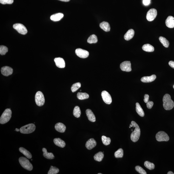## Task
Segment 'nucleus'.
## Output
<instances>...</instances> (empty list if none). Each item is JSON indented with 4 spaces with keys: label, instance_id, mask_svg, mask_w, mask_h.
<instances>
[{
    "label": "nucleus",
    "instance_id": "obj_37",
    "mask_svg": "<svg viewBox=\"0 0 174 174\" xmlns=\"http://www.w3.org/2000/svg\"><path fill=\"white\" fill-rule=\"evenodd\" d=\"M59 169L57 168L51 166L48 172V174H56L59 172Z\"/></svg>",
    "mask_w": 174,
    "mask_h": 174
},
{
    "label": "nucleus",
    "instance_id": "obj_8",
    "mask_svg": "<svg viewBox=\"0 0 174 174\" xmlns=\"http://www.w3.org/2000/svg\"><path fill=\"white\" fill-rule=\"evenodd\" d=\"M13 28L16 29L19 33L22 35H26L28 30L23 25L20 23H16L13 25Z\"/></svg>",
    "mask_w": 174,
    "mask_h": 174
},
{
    "label": "nucleus",
    "instance_id": "obj_47",
    "mask_svg": "<svg viewBox=\"0 0 174 174\" xmlns=\"http://www.w3.org/2000/svg\"><path fill=\"white\" fill-rule=\"evenodd\" d=\"M15 131H16V132H19V131H20V129H18L16 128Z\"/></svg>",
    "mask_w": 174,
    "mask_h": 174
},
{
    "label": "nucleus",
    "instance_id": "obj_48",
    "mask_svg": "<svg viewBox=\"0 0 174 174\" xmlns=\"http://www.w3.org/2000/svg\"><path fill=\"white\" fill-rule=\"evenodd\" d=\"M130 126H131V127H133V125H132V124H131H131H130Z\"/></svg>",
    "mask_w": 174,
    "mask_h": 174
},
{
    "label": "nucleus",
    "instance_id": "obj_4",
    "mask_svg": "<svg viewBox=\"0 0 174 174\" xmlns=\"http://www.w3.org/2000/svg\"><path fill=\"white\" fill-rule=\"evenodd\" d=\"M19 161L21 166L24 168L28 171H31L33 170L32 165L28 160L25 157H21L19 159Z\"/></svg>",
    "mask_w": 174,
    "mask_h": 174
},
{
    "label": "nucleus",
    "instance_id": "obj_14",
    "mask_svg": "<svg viewBox=\"0 0 174 174\" xmlns=\"http://www.w3.org/2000/svg\"><path fill=\"white\" fill-rule=\"evenodd\" d=\"M56 66L59 68H64L65 67V63L64 60L62 58H55L54 60Z\"/></svg>",
    "mask_w": 174,
    "mask_h": 174
},
{
    "label": "nucleus",
    "instance_id": "obj_21",
    "mask_svg": "<svg viewBox=\"0 0 174 174\" xmlns=\"http://www.w3.org/2000/svg\"><path fill=\"white\" fill-rule=\"evenodd\" d=\"M64 14L62 13L54 14L50 16V19L54 21H60L64 17Z\"/></svg>",
    "mask_w": 174,
    "mask_h": 174
},
{
    "label": "nucleus",
    "instance_id": "obj_25",
    "mask_svg": "<svg viewBox=\"0 0 174 174\" xmlns=\"http://www.w3.org/2000/svg\"><path fill=\"white\" fill-rule=\"evenodd\" d=\"M136 110L137 113L141 117H144V111L140 106L139 103H137L136 104Z\"/></svg>",
    "mask_w": 174,
    "mask_h": 174
},
{
    "label": "nucleus",
    "instance_id": "obj_7",
    "mask_svg": "<svg viewBox=\"0 0 174 174\" xmlns=\"http://www.w3.org/2000/svg\"><path fill=\"white\" fill-rule=\"evenodd\" d=\"M157 140L158 142L168 141L169 140L168 136L164 131H160L156 135Z\"/></svg>",
    "mask_w": 174,
    "mask_h": 174
},
{
    "label": "nucleus",
    "instance_id": "obj_42",
    "mask_svg": "<svg viewBox=\"0 0 174 174\" xmlns=\"http://www.w3.org/2000/svg\"><path fill=\"white\" fill-rule=\"evenodd\" d=\"M151 0H143V3L145 6H148L150 4Z\"/></svg>",
    "mask_w": 174,
    "mask_h": 174
},
{
    "label": "nucleus",
    "instance_id": "obj_30",
    "mask_svg": "<svg viewBox=\"0 0 174 174\" xmlns=\"http://www.w3.org/2000/svg\"><path fill=\"white\" fill-rule=\"evenodd\" d=\"M87 42L89 44L96 43L98 41V37L95 35H91L87 40Z\"/></svg>",
    "mask_w": 174,
    "mask_h": 174
},
{
    "label": "nucleus",
    "instance_id": "obj_9",
    "mask_svg": "<svg viewBox=\"0 0 174 174\" xmlns=\"http://www.w3.org/2000/svg\"><path fill=\"white\" fill-rule=\"evenodd\" d=\"M157 11L156 9H150L146 14L147 20L149 21H153L157 17Z\"/></svg>",
    "mask_w": 174,
    "mask_h": 174
},
{
    "label": "nucleus",
    "instance_id": "obj_39",
    "mask_svg": "<svg viewBox=\"0 0 174 174\" xmlns=\"http://www.w3.org/2000/svg\"><path fill=\"white\" fill-rule=\"evenodd\" d=\"M136 171L141 174H146V171L139 166H137L135 167Z\"/></svg>",
    "mask_w": 174,
    "mask_h": 174
},
{
    "label": "nucleus",
    "instance_id": "obj_46",
    "mask_svg": "<svg viewBox=\"0 0 174 174\" xmlns=\"http://www.w3.org/2000/svg\"><path fill=\"white\" fill-rule=\"evenodd\" d=\"M168 174H174V173H173V172H172V171H169L167 173Z\"/></svg>",
    "mask_w": 174,
    "mask_h": 174
},
{
    "label": "nucleus",
    "instance_id": "obj_29",
    "mask_svg": "<svg viewBox=\"0 0 174 174\" xmlns=\"http://www.w3.org/2000/svg\"><path fill=\"white\" fill-rule=\"evenodd\" d=\"M77 96L79 100H83L88 99L89 98V95L87 93H86L79 92L78 93Z\"/></svg>",
    "mask_w": 174,
    "mask_h": 174
},
{
    "label": "nucleus",
    "instance_id": "obj_32",
    "mask_svg": "<svg viewBox=\"0 0 174 174\" xmlns=\"http://www.w3.org/2000/svg\"><path fill=\"white\" fill-rule=\"evenodd\" d=\"M73 115L76 118H79L81 114V110L79 106H76L74 107L73 110Z\"/></svg>",
    "mask_w": 174,
    "mask_h": 174
},
{
    "label": "nucleus",
    "instance_id": "obj_1",
    "mask_svg": "<svg viewBox=\"0 0 174 174\" xmlns=\"http://www.w3.org/2000/svg\"><path fill=\"white\" fill-rule=\"evenodd\" d=\"M163 106L166 110L172 109L174 107V102L171 99V96L168 94L164 95L163 98Z\"/></svg>",
    "mask_w": 174,
    "mask_h": 174
},
{
    "label": "nucleus",
    "instance_id": "obj_19",
    "mask_svg": "<svg viewBox=\"0 0 174 174\" xmlns=\"http://www.w3.org/2000/svg\"><path fill=\"white\" fill-rule=\"evenodd\" d=\"M86 115H87L89 120L90 121L93 122H94L95 121L96 118L95 115L90 109H87L86 110Z\"/></svg>",
    "mask_w": 174,
    "mask_h": 174
},
{
    "label": "nucleus",
    "instance_id": "obj_20",
    "mask_svg": "<svg viewBox=\"0 0 174 174\" xmlns=\"http://www.w3.org/2000/svg\"><path fill=\"white\" fill-rule=\"evenodd\" d=\"M134 35V31L133 29L129 30L124 35V37L126 41H129L132 39Z\"/></svg>",
    "mask_w": 174,
    "mask_h": 174
},
{
    "label": "nucleus",
    "instance_id": "obj_12",
    "mask_svg": "<svg viewBox=\"0 0 174 174\" xmlns=\"http://www.w3.org/2000/svg\"><path fill=\"white\" fill-rule=\"evenodd\" d=\"M101 96L104 102L107 104H110L112 102V99L109 93L106 91L102 92Z\"/></svg>",
    "mask_w": 174,
    "mask_h": 174
},
{
    "label": "nucleus",
    "instance_id": "obj_15",
    "mask_svg": "<svg viewBox=\"0 0 174 174\" xmlns=\"http://www.w3.org/2000/svg\"><path fill=\"white\" fill-rule=\"evenodd\" d=\"M96 142L95 140L91 138L87 141L86 143V146L88 150H91L96 145Z\"/></svg>",
    "mask_w": 174,
    "mask_h": 174
},
{
    "label": "nucleus",
    "instance_id": "obj_45",
    "mask_svg": "<svg viewBox=\"0 0 174 174\" xmlns=\"http://www.w3.org/2000/svg\"><path fill=\"white\" fill-rule=\"evenodd\" d=\"M59 1H62V2H69L70 0H59Z\"/></svg>",
    "mask_w": 174,
    "mask_h": 174
},
{
    "label": "nucleus",
    "instance_id": "obj_13",
    "mask_svg": "<svg viewBox=\"0 0 174 174\" xmlns=\"http://www.w3.org/2000/svg\"><path fill=\"white\" fill-rule=\"evenodd\" d=\"M2 74L5 76H8L12 74L13 69L8 66H5L1 69Z\"/></svg>",
    "mask_w": 174,
    "mask_h": 174
},
{
    "label": "nucleus",
    "instance_id": "obj_34",
    "mask_svg": "<svg viewBox=\"0 0 174 174\" xmlns=\"http://www.w3.org/2000/svg\"><path fill=\"white\" fill-rule=\"evenodd\" d=\"M144 165L147 168L150 170H153L155 168L154 164L153 163H151L148 161H146L144 162Z\"/></svg>",
    "mask_w": 174,
    "mask_h": 174
},
{
    "label": "nucleus",
    "instance_id": "obj_26",
    "mask_svg": "<svg viewBox=\"0 0 174 174\" xmlns=\"http://www.w3.org/2000/svg\"><path fill=\"white\" fill-rule=\"evenodd\" d=\"M142 49L144 51L147 52H152L154 50L153 46L149 44H144L143 46Z\"/></svg>",
    "mask_w": 174,
    "mask_h": 174
},
{
    "label": "nucleus",
    "instance_id": "obj_22",
    "mask_svg": "<svg viewBox=\"0 0 174 174\" xmlns=\"http://www.w3.org/2000/svg\"><path fill=\"white\" fill-rule=\"evenodd\" d=\"M54 142L55 145L60 147L64 148L66 146V143L65 142L60 138L54 139Z\"/></svg>",
    "mask_w": 174,
    "mask_h": 174
},
{
    "label": "nucleus",
    "instance_id": "obj_44",
    "mask_svg": "<svg viewBox=\"0 0 174 174\" xmlns=\"http://www.w3.org/2000/svg\"><path fill=\"white\" fill-rule=\"evenodd\" d=\"M169 65L171 68L174 69V61H169Z\"/></svg>",
    "mask_w": 174,
    "mask_h": 174
},
{
    "label": "nucleus",
    "instance_id": "obj_36",
    "mask_svg": "<svg viewBox=\"0 0 174 174\" xmlns=\"http://www.w3.org/2000/svg\"><path fill=\"white\" fill-rule=\"evenodd\" d=\"M81 84L80 83L78 82L74 84L71 87V90L72 92L74 93V92L76 91L81 87Z\"/></svg>",
    "mask_w": 174,
    "mask_h": 174
},
{
    "label": "nucleus",
    "instance_id": "obj_17",
    "mask_svg": "<svg viewBox=\"0 0 174 174\" xmlns=\"http://www.w3.org/2000/svg\"><path fill=\"white\" fill-rule=\"evenodd\" d=\"M157 78L156 75H153L149 76H144L141 79V81L143 83H147L152 82L154 81Z\"/></svg>",
    "mask_w": 174,
    "mask_h": 174
},
{
    "label": "nucleus",
    "instance_id": "obj_2",
    "mask_svg": "<svg viewBox=\"0 0 174 174\" xmlns=\"http://www.w3.org/2000/svg\"><path fill=\"white\" fill-rule=\"evenodd\" d=\"M131 124L133 125V127H135L134 131L131 133V139L134 142H136L139 139L140 137L141 131L139 125L134 121L131 122Z\"/></svg>",
    "mask_w": 174,
    "mask_h": 174
},
{
    "label": "nucleus",
    "instance_id": "obj_41",
    "mask_svg": "<svg viewBox=\"0 0 174 174\" xmlns=\"http://www.w3.org/2000/svg\"><path fill=\"white\" fill-rule=\"evenodd\" d=\"M153 105V103L152 101H148V102L146 103L147 107L149 109H151V108H152Z\"/></svg>",
    "mask_w": 174,
    "mask_h": 174
},
{
    "label": "nucleus",
    "instance_id": "obj_31",
    "mask_svg": "<svg viewBox=\"0 0 174 174\" xmlns=\"http://www.w3.org/2000/svg\"><path fill=\"white\" fill-rule=\"evenodd\" d=\"M160 41L161 43L165 48H167L169 45V42L163 36H160L159 38Z\"/></svg>",
    "mask_w": 174,
    "mask_h": 174
},
{
    "label": "nucleus",
    "instance_id": "obj_35",
    "mask_svg": "<svg viewBox=\"0 0 174 174\" xmlns=\"http://www.w3.org/2000/svg\"><path fill=\"white\" fill-rule=\"evenodd\" d=\"M124 156V151L122 149L120 148L115 152L114 156L116 158H122Z\"/></svg>",
    "mask_w": 174,
    "mask_h": 174
},
{
    "label": "nucleus",
    "instance_id": "obj_6",
    "mask_svg": "<svg viewBox=\"0 0 174 174\" xmlns=\"http://www.w3.org/2000/svg\"><path fill=\"white\" fill-rule=\"evenodd\" d=\"M35 100L36 105L39 106H41L44 105L45 99L43 93L41 91H38L35 94Z\"/></svg>",
    "mask_w": 174,
    "mask_h": 174
},
{
    "label": "nucleus",
    "instance_id": "obj_27",
    "mask_svg": "<svg viewBox=\"0 0 174 174\" xmlns=\"http://www.w3.org/2000/svg\"><path fill=\"white\" fill-rule=\"evenodd\" d=\"M19 151L21 153L24 155L27 158L29 159L32 158V156L31 153L24 148L22 147H20L19 148Z\"/></svg>",
    "mask_w": 174,
    "mask_h": 174
},
{
    "label": "nucleus",
    "instance_id": "obj_49",
    "mask_svg": "<svg viewBox=\"0 0 174 174\" xmlns=\"http://www.w3.org/2000/svg\"><path fill=\"white\" fill-rule=\"evenodd\" d=\"M131 128V127L130 126V127H129V128Z\"/></svg>",
    "mask_w": 174,
    "mask_h": 174
},
{
    "label": "nucleus",
    "instance_id": "obj_28",
    "mask_svg": "<svg viewBox=\"0 0 174 174\" xmlns=\"http://www.w3.org/2000/svg\"><path fill=\"white\" fill-rule=\"evenodd\" d=\"M104 157L103 152L100 151L96 154L94 156V160L98 162H101L102 160Z\"/></svg>",
    "mask_w": 174,
    "mask_h": 174
},
{
    "label": "nucleus",
    "instance_id": "obj_51",
    "mask_svg": "<svg viewBox=\"0 0 174 174\" xmlns=\"http://www.w3.org/2000/svg\"><path fill=\"white\" fill-rule=\"evenodd\" d=\"M173 88L174 89V85H173Z\"/></svg>",
    "mask_w": 174,
    "mask_h": 174
},
{
    "label": "nucleus",
    "instance_id": "obj_40",
    "mask_svg": "<svg viewBox=\"0 0 174 174\" xmlns=\"http://www.w3.org/2000/svg\"><path fill=\"white\" fill-rule=\"evenodd\" d=\"M14 2V0H0V3L2 4H12Z\"/></svg>",
    "mask_w": 174,
    "mask_h": 174
},
{
    "label": "nucleus",
    "instance_id": "obj_43",
    "mask_svg": "<svg viewBox=\"0 0 174 174\" xmlns=\"http://www.w3.org/2000/svg\"><path fill=\"white\" fill-rule=\"evenodd\" d=\"M144 102L146 103L149 101V95L147 94H145L144 96Z\"/></svg>",
    "mask_w": 174,
    "mask_h": 174
},
{
    "label": "nucleus",
    "instance_id": "obj_38",
    "mask_svg": "<svg viewBox=\"0 0 174 174\" xmlns=\"http://www.w3.org/2000/svg\"><path fill=\"white\" fill-rule=\"evenodd\" d=\"M8 51V48L6 46L3 45L0 46V54L1 55H5Z\"/></svg>",
    "mask_w": 174,
    "mask_h": 174
},
{
    "label": "nucleus",
    "instance_id": "obj_11",
    "mask_svg": "<svg viewBox=\"0 0 174 174\" xmlns=\"http://www.w3.org/2000/svg\"><path fill=\"white\" fill-rule=\"evenodd\" d=\"M120 68L124 71L129 72L132 71L131 63L130 61H125L121 64Z\"/></svg>",
    "mask_w": 174,
    "mask_h": 174
},
{
    "label": "nucleus",
    "instance_id": "obj_50",
    "mask_svg": "<svg viewBox=\"0 0 174 174\" xmlns=\"http://www.w3.org/2000/svg\"><path fill=\"white\" fill-rule=\"evenodd\" d=\"M102 174V173H98V174Z\"/></svg>",
    "mask_w": 174,
    "mask_h": 174
},
{
    "label": "nucleus",
    "instance_id": "obj_5",
    "mask_svg": "<svg viewBox=\"0 0 174 174\" xmlns=\"http://www.w3.org/2000/svg\"><path fill=\"white\" fill-rule=\"evenodd\" d=\"M35 129L34 124H30L22 127L20 129V132L23 134H29L33 132Z\"/></svg>",
    "mask_w": 174,
    "mask_h": 174
},
{
    "label": "nucleus",
    "instance_id": "obj_24",
    "mask_svg": "<svg viewBox=\"0 0 174 174\" xmlns=\"http://www.w3.org/2000/svg\"><path fill=\"white\" fill-rule=\"evenodd\" d=\"M99 26L100 28L105 31L109 32L110 30V27L108 22L104 21L101 23Z\"/></svg>",
    "mask_w": 174,
    "mask_h": 174
},
{
    "label": "nucleus",
    "instance_id": "obj_33",
    "mask_svg": "<svg viewBox=\"0 0 174 174\" xmlns=\"http://www.w3.org/2000/svg\"><path fill=\"white\" fill-rule=\"evenodd\" d=\"M102 140L103 144L105 145H108L110 144L111 140L110 138L109 137L103 136L102 137Z\"/></svg>",
    "mask_w": 174,
    "mask_h": 174
},
{
    "label": "nucleus",
    "instance_id": "obj_18",
    "mask_svg": "<svg viewBox=\"0 0 174 174\" xmlns=\"http://www.w3.org/2000/svg\"><path fill=\"white\" fill-rule=\"evenodd\" d=\"M55 128L57 131L63 133L66 131V127L64 124L61 123H57L55 125Z\"/></svg>",
    "mask_w": 174,
    "mask_h": 174
},
{
    "label": "nucleus",
    "instance_id": "obj_10",
    "mask_svg": "<svg viewBox=\"0 0 174 174\" xmlns=\"http://www.w3.org/2000/svg\"><path fill=\"white\" fill-rule=\"evenodd\" d=\"M75 53L78 56L82 59L87 58L89 55V53L88 51L80 48L76 49Z\"/></svg>",
    "mask_w": 174,
    "mask_h": 174
},
{
    "label": "nucleus",
    "instance_id": "obj_3",
    "mask_svg": "<svg viewBox=\"0 0 174 174\" xmlns=\"http://www.w3.org/2000/svg\"><path fill=\"white\" fill-rule=\"evenodd\" d=\"M12 116V111L10 109H7L4 112L0 118V123L4 124L10 120Z\"/></svg>",
    "mask_w": 174,
    "mask_h": 174
},
{
    "label": "nucleus",
    "instance_id": "obj_23",
    "mask_svg": "<svg viewBox=\"0 0 174 174\" xmlns=\"http://www.w3.org/2000/svg\"><path fill=\"white\" fill-rule=\"evenodd\" d=\"M42 151L43 152V155L45 158L48 159H53L55 158L54 154L53 153L50 152L49 153L47 152V149L44 148L42 149Z\"/></svg>",
    "mask_w": 174,
    "mask_h": 174
},
{
    "label": "nucleus",
    "instance_id": "obj_16",
    "mask_svg": "<svg viewBox=\"0 0 174 174\" xmlns=\"http://www.w3.org/2000/svg\"><path fill=\"white\" fill-rule=\"evenodd\" d=\"M166 26L170 28H174V17L172 16H168L165 21Z\"/></svg>",
    "mask_w": 174,
    "mask_h": 174
}]
</instances>
